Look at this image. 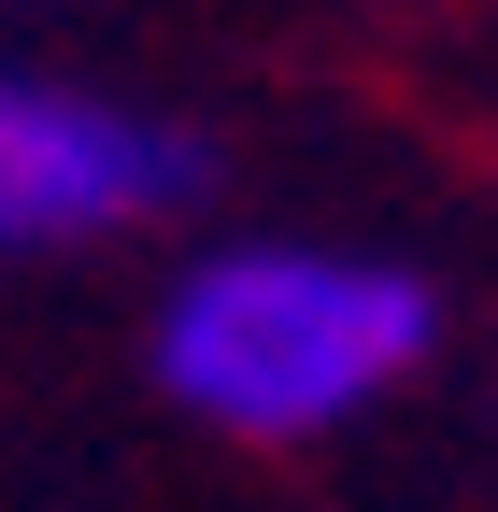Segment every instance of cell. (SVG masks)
Segmentation results:
<instances>
[{"label": "cell", "mask_w": 498, "mask_h": 512, "mask_svg": "<svg viewBox=\"0 0 498 512\" xmlns=\"http://www.w3.org/2000/svg\"><path fill=\"white\" fill-rule=\"evenodd\" d=\"M427 342H442V299L385 242L257 228V242H200L157 285V384L214 441H342L427 370Z\"/></svg>", "instance_id": "6da1fadb"}, {"label": "cell", "mask_w": 498, "mask_h": 512, "mask_svg": "<svg viewBox=\"0 0 498 512\" xmlns=\"http://www.w3.org/2000/svg\"><path fill=\"white\" fill-rule=\"evenodd\" d=\"M200 128L57 86V72H0V256H57V242H129L200 200Z\"/></svg>", "instance_id": "7a4b0ae2"}]
</instances>
